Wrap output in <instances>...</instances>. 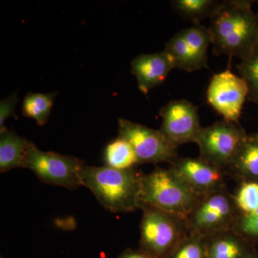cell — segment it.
Returning a JSON list of instances; mask_svg holds the SVG:
<instances>
[{"label": "cell", "mask_w": 258, "mask_h": 258, "mask_svg": "<svg viewBox=\"0 0 258 258\" xmlns=\"http://www.w3.org/2000/svg\"><path fill=\"white\" fill-rule=\"evenodd\" d=\"M252 2H220L210 17L209 27L215 55L242 59L258 42V14Z\"/></svg>", "instance_id": "6da1fadb"}, {"label": "cell", "mask_w": 258, "mask_h": 258, "mask_svg": "<svg viewBox=\"0 0 258 258\" xmlns=\"http://www.w3.org/2000/svg\"><path fill=\"white\" fill-rule=\"evenodd\" d=\"M136 169L118 170L106 166L83 164L81 185L94 195L102 206L113 213H126L140 209L141 178Z\"/></svg>", "instance_id": "7a4b0ae2"}, {"label": "cell", "mask_w": 258, "mask_h": 258, "mask_svg": "<svg viewBox=\"0 0 258 258\" xmlns=\"http://www.w3.org/2000/svg\"><path fill=\"white\" fill-rule=\"evenodd\" d=\"M200 198L170 167H157L141 178L140 209L186 218Z\"/></svg>", "instance_id": "3957f363"}, {"label": "cell", "mask_w": 258, "mask_h": 258, "mask_svg": "<svg viewBox=\"0 0 258 258\" xmlns=\"http://www.w3.org/2000/svg\"><path fill=\"white\" fill-rule=\"evenodd\" d=\"M139 248L153 258H166L189 233L185 219L160 210L144 208Z\"/></svg>", "instance_id": "277c9868"}, {"label": "cell", "mask_w": 258, "mask_h": 258, "mask_svg": "<svg viewBox=\"0 0 258 258\" xmlns=\"http://www.w3.org/2000/svg\"><path fill=\"white\" fill-rule=\"evenodd\" d=\"M239 217L233 196L225 187L200 197L185 222L189 233L207 237L235 228Z\"/></svg>", "instance_id": "5b68a950"}, {"label": "cell", "mask_w": 258, "mask_h": 258, "mask_svg": "<svg viewBox=\"0 0 258 258\" xmlns=\"http://www.w3.org/2000/svg\"><path fill=\"white\" fill-rule=\"evenodd\" d=\"M83 164L77 158L43 152L29 142L23 167L35 173L42 182L74 189L82 186L80 172Z\"/></svg>", "instance_id": "8992f818"}, {"label": "cell", "mask_w": 258, "mask_h": 258, "mask_svg": "<svg viewBox=\"0 0 258 258\" xmlns=\"http://www.w3.org/2000/svg\"><path fill=\"white\" fill-rule=\"evenodd\" d=\"M247 135L238 124L222 120L202 128L194 143L198 145L200 158L227 170Z\"/></svg>", "instance_id": "52a82bcc"}, {"label": "cell", "mask_w": 258, "mask_h": 258, "mask_svg": "<svg viewBox=\"0 0 258 258\" xmlns=\"http://www.w3.org/2000/svg\"><path fill=\"white\" fill-rule=\"evenodd\" d=\"M118 136L133 147L140 164H171L177 159V146L161 129L149 128L140 123L118 118Z\"/></svg>", "instance_id": "ba28073f"}, {"label": "cell", "mask_w": 258, "mask_h": 258, "mask_svg": "<svg viewBox=\"0 0 258 258\" xmlns=\"http://www.w3.org/2000/svg\"><path fill=\"white\" fill-rule=\"evenodd\" d=\"M247 97V84L230 69L214 75L207 91L209 104L223 117V120L238 125Z\"/></svg>", "instance_id": "9c48e42d"}, {"label": "cell", "mask_w": 258, "mask_h": 258, "mask_svg": "<svg viewBox=\"0 0 258 258\" xmlns=\"http://www.w3.org/2000/svg\"><path fill=\"white\" fill-rule=\"evenodd\" d=\"M159 113L162 118L161 132L177 147L195 142L203 128L200 125L198 107L186 100L169 102L161 108Z\"/></svg>", "instance_id": "30bf717a"}, {"label": "cell", "mask_w": 258, "mask_h": 258, "mask_svg": "<svg viewBox=\"0 0 258 258\" xmlns=\"http://www.w3.org/2000/svg\"><path fill=\"white\" fill-rule=\"evenodd\" d=\"M170 168L200 198L226 187L227 171L200 157H178Z\"/></svg>", "instance_id": "8fae6325"}, {"label": "cell", "mask_w": 258, "mask_h": 258, "mask_svg": "<svg viewBox=\"0 0 258 258\" xmlns=\"http://www.w3.org/2000/svg\"><path fill=\"white\" fill-rule=\"evenodd\" d=\"M175 64L165 50L157 53L142 54L132 62V73L137 79L141 92L147 95L153 88L165 81Z\"/></svg>", "instance_id": "7c38bea8"}, {"label": "cell", "mask_w": 258, "mask_h": 258, "mask_svg": "<svg viewBox=\"0 0 258 258\" xmlns=\"http://www.w3.org/2000/svg\"><path fill=\"white\" fill-rule=\"evenodd\" d=\"M207 258H246L254 249L252 242L235 229L205 237Z\"/></svg>", "instance_id": "4fadbf2b"}, {"label": "cell", "mask_w": 258, "mask_h": 258, "mask_svg": "<svg viewBox=\"0 0 258 258\" xmlns=\"http://www.w3.org/2000/svg\"><path fill=\"white\" fill-rule=\"evenodd\" d=\"M229 169L240 183L258 182V133L247 135Z\"/></svg>", "instance_id": "5bb4252c"}, {"label": "cell", "mask_w": 258, "mask_h": 258, "mask_svg": "<svg viewBox=\"0 0 258 258\" xmlns=\"http://www.w3.org/2000/svg\"><path fill=\"white\" fill-rule=\"evenodd\" d=\"M29 142L13 131H0V171L23 167L24 157Z\"/></svg>", "instance_id": "9a60e30c"}, {"label": "cell", "mask_w": 258, "mask_h": 258, "mask_svg": "<svg viewBox=\"0 0 258 258\" xmlns=\"http://www.w3.org/2000/svg\"><path fill=\"white\" fill-rule=\"evenodd\" d=\"M103 161L105 166L118 170H129L140 165L132 144L119 136L107 144L103 152Z\"/></svg>", "instance_id": "2e32d148"}, {"label": "cell", "mask_w": 258, "mask_h": 258, "mask_svg": "<svg viewBox=\"0 0 258 258\" xmlns=\"http://www.w3.org/2000/svg\"><path fill=\"white\" fill-rule=\"evenodd\" d=\"M164 50L172 57L176 69L189 73L205 69L190 50L180 31L166 42Z\"/></svg>", "instance_id": "e0dca14e"}, {"label": "cell", "mask_w": 258, "mask_h": 258, "mask_svg": "<svg viewBox=\"0 0 258 258\" xmlns=\"http://www.w3.org/2000/svg\"><path fill=\"white\" fill-rule=\"evenodd\" d=\"M220 1L215 0H174L171 2L174 11L194 25L200 24L204 19L210 18Z\"/></svg>", "instance_id": "ac0fdd59"}, {"label": "cell", "mask_w": 258, "mask_h": 258, "mask_svg": "<svg viewBox=\"0 0 258 258\" xmlns=\"http://www.w3.org/2000/svg\"><path fill=\"white\" fill-rule=\"evenodd\" d=\"M54 99V93H28L24 98L23 115L35 120L39 125H45L50 117Z\"/></svg>", "instance_id": "d6986e66"}, {"label": "cell", "mask_w": 258, "mask_h": 258, "mask_svg": "<svg viewBox=\"0 0 258 258\" xmlns=\"http://www.w3.org/2000/svg\"><path fill=\"white\" fill-rule=\"evenodd\" d=\"M180 32L200 63L205 69L208 68V50L209 45L211 44L209 28L200 24H195Z\"/></svg>", "instance_id": "ffe728a7"}, {"label": "cell", "mask_w": 258, "mask_h": 258, "mask_svg": "<svg viewBox=\"0 0 258 258\" xmlns=\"http://www.w3.org/2000/svg\"><path fill=\"white\" fill-rule=\"evenodd\" d=\"M237 68L248 88L247 99L258 105V42Z\"/></svg>", "instance_id": "44dd1931"}, {"label": "cell", "mask_w": 258, "mask_h": 258, "mask_svg": "<svg viewBox=\"0 0 258 258\" xmlns=\"http://www.w3.org/2000/svg\"><path fill=\"white\" fill-rule=\"evenodd\" d=\"M166 258H207L205 237L189 232Z\"/></svg>", "instance_id": "7402d4cb"}, {"label": "cell", "mask_w": 258, "mask_h": 258, "mask_svg": "<svg viewBox=\"0 0 258 258\" xmlns=\"http://www.w3.org/2000/svg\"><path fill=\"white\" fill-rule=\"evenodd\" d=\"M232 196L240 215H249L258 208V182H241Z\"/></svg>", "instance_id": "603a6c76"}, {"label": "cell", "mask_w": 258, "mask_h": 258, "mask_svg": "<svg viewBox=\"0 0 258 258\" xmlns=\"http://www.w3.org/2000/svg\"><path fill=\"white\" fill-rule=\"evenodd\" d=\"M234 229L252 243L258 242V208L249 215H240Z\"/></svg>", "instance_id": "cb8c5ba5"}, {"label": "cell", "mask_w": 258, "mask_h": 258, "mask_svg": "<svg viewBox=\"0 0 258 258\" xmlns=\"http://www.w3.org/2000/svg\"><path fill=\"white\" fill-rule=\"evenodd\" d=\"M18 101V96L16 93H13L0 102V131L5 128L7 119L14 115Z\"/></svg>", "instance_id": "d4e9b609"}, {"label": "cell", "mask_w": 258, "mask_h": 258, "mask_svg": "<svg viewBox=\"0 0 258 258\" xmlns=\"http://www.w3.org/2000/svg\"><path fill=\"white\" fill-rule=\"evenodd\" d=\"M118 258H153L150 255L141 250L140 249H133L128 248L125 249Z\"/></svg>", "instance_id": "484cf974"}, {"label": "cell", "mask_w": 258, "mask_h": 258, "mask_svg": "<svg viewBox=\"0 0 258 258\" xmlns=\"http://www.w3.org/2000/svg\"><path fill=\"white\" fill-rule=\"evenodd\" d=\"M246 258H258L257 251L254 248L253 250H252V252Z\"/></svg>", "instance_id": "4316f807"}, {"label": "cell", "mask_w": 258, "mask_h": 258, "mask_svg": "<svg viewBox=\"0 0 258 258\" xmlns=\"http://www.w3.org/2000/svg\"><path fill=\"white\" fill-rule=\"evenodd\" d=\"M1 258H3V256H1Z\"/></svg>", "instance_id": "83f0119b"}]
</instances>
